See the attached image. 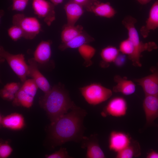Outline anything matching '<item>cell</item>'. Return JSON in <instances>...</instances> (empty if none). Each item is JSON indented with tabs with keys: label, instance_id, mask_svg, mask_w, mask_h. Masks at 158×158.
Returning <instances> with one entry per match:
<instances>
[{
	"label": "cell",
	"instance_id": "37",
	"mask_svg": "<svg viewBox=\"0 0 158 158\" xmlns=\"http://www.w3.org/2000/svg\"><path fill=\"white\" fill-rule=\"evenodd\" d=\"M140 4L142 5L146 4L150 2L151 0H137Z\"/></svg>",
	"mask_w": 158,
	"mask_h": 158
},
{
	"label": "cell",
	"instance_id": "36",
	"mask_svg": "<svg viewBox=\"0 0 158 158\" xmlns=\"http://www.w3.org/2000/svg\"><path fill=\"white\" fill-rule=\"evenodd\" d=\"M55 6L62 3L63 0H50Z\"/></svg>",
	"mask_w": 158,
	"mask_h": 158
},
{
	"label": "cell",
	"instance_id": "22",
	"mask_svg": "<svg viewBox=\"0 0 158 158\" xmlns=\"http://www.w3.org/2000/svg\"><path fill=\"white\" fill-rule=\"evenodd\" d=\"M83 31V27L81 25H64L61 33L62 43L68 42Z\"/></svg>",
	"mask_w": 158,
	"mask_h": 158
},
{
	"label": "cell",
	"instance_id": "20",
	"mask_svg": "<svg viewBox=\"0 0 158 158\" xmlns=\"http://www.w3.org/2000/svg\"><path fill=\"white\" fill-rule=\"evenodd\" d=\"M95 40L94 38L84 31L68 42L61 43L58 48L62 51L68 48H78L83 45L88 44Z\"/></svg>",
	"mask_w": 158,
	"mask_h": 158
},
{
	"label": "cell",
	"instance_id": "35",
	"mask_svg": "<svg viewBox=\"0 0 158 158\" xmlns=\"http://www.w3.org/2000/svg\"><path fill=\"white\" fill-rule=\"evenodd\" d=\"M147 158H158V152L152 150L147 153Z\"/></svg>",
	"mask_w": 158,
	"mask_h": 158
},
{
	"label": "cell",
	"instance_id": "13",
	"mask_svg": "<svg viewBox=\"0 0 158 158\" xmlns=\"http://www.w3.org/2000/svg\"><path fill=\"white\" fill-rule=\"evenodd\" d=\"M127 109L126 100L121 97H116L108 102L104 108V113L114 117H121L126 114Z\"/></svg>",
	"mask_w": 158,
	"mask_h": 158
},
{
	"label": "cell",
	"instance_id": "33",
	"mask_svg": "<svg viewBox=\"0 0 158 158\" xmlns=\"http://www.w3.org/2000/svg\"><path fill=\"white\" fill-rule=\"evenodd\" d=\"M126 60L125 54H118L113 62L117 66H120L123 65Z\"/></svg>",
	"mask_w": 158,
	"mask_h": 158
},
{
	"label": "cell",
	"instance_id": "3",
	"mask_svg": "<svg viewBox=\"0 0 158 158\" xmlns=\"http://www.w3.org/2000/svg\"><path fill=\"white\" fill-rule=\"evenodd\" d=\"M137 22L135 18L128 16L124 18L122 23L128 30V38L132 43L134 48L133 54L128 56V58L131 61L133 65L141 67L142 65L140 62V59L142 53L145 51H152L156 49L157 46L153 42L144 43L140 41L138 34L135 26Z\"/></svg>",
	"mask_w": 158,
	"mask_h": 158
},
{
	"label": "cell",
	"instance_id": "32",
	"mask_svg": "<svg viewBox=\"0 0 158 158\" xmlns=\"http://www.w3.org/2000/svg\"><path fill=\"white\" fill-rule=\"evenodd\" d=\"M1 97L3 99L8 101H13L15 97V95L11 93L3 88L0 91Z\"/></svg>",
	"mask_w": 158,
	"mask_h": 158
},
{
	"label": "cell",
	"instance_id": "1",
	"mask_svg": "<svg viewBox=\"0 0 158 158\" xmlns=\"http://www.w3.org/2000/svg\"><path fill=\"white\" fill-rule=\"evenodd\" d=\"M71 110L50 124V136L55 146L69 141L80 142L84 136L83 121L87 112L76 105Z\"/></svg>",
	"mask_w": 158,
	"mask_h": 158
},
{
	"label": "cell",
	"instance_id": "17",
	"mask_svg": "<svg viewBox=\"0 0 158 158\" xmlns=\"http://www.w3.org/2000/svg\"><path fill=\"white\" fill-rule=\"evenodd\" d=\"M158 28V0H156L150 10L148 18L145 25L140 29L141 35L144 38L147 37L151 30Z\"/></svg>",
	"mask_w": 158,
	"mask_h": 158
},
{
	"label": "cell",
	"instance_id": "31",
	"mask_svg": "<svg viewBox=\"0 0 158 158\" xmlns=\"http://www.w3.org/2000/svg\"><path fill=\"white\" fill-rule=\"evenodd\" d=\"M21 86L19 83L12 82L7 84L4 86V88L15 95L20 89Z\"/></svg>",
	"mask_w": 158,
	"mask_h": 158
},
{
	"label": "cell",
	"instance_id": "4",
	"mask_svg": "<svg viewBox=\"0 0 158 158\" xmlns=\"http://www.w3.org/2000/svg\"><path fill=\"white\" fill-rule=\"evenodd\" d=\"M82 95L89 104L97 105L108 99L111 90L98 83H93L79 88Z\"/></svg>",
	"mask_w": 158,
	"mask_h": 158
},
{
	"label": "cell",
	"instance_id": "2",
	"mask_svg": "<svg viewBox=\"0 0 158 158\" xmlns=\"http://www.w3.org/2000/svg\"><path fill=\"white\" fill-rule=\"evenodd\" d=\"M39 103L53 123L68 113L75 105L71 101L67 91L61 84L54 86L40 99Z\"/></svg>",
	"mask_w": 158,
	"mask_h": 158
},
{
	"label": "cell",
	"instance_id": "5",
	"mask_svg": "<svg viewBox=\"0 0 158 158\" xmlns=\"http://www.w3.org/2000/svg\"><path fill=\"white\" fill-rule=\"evenodd\" d=\"M1 58L5 59L12 70L23 83L28 76V66L22 54H13L5 50L2 46L0 47Z\"/></svg>",
	"mask_w": 158,
	"mask_h": 158
},
{
	"label": "cell",
	"instance_id": "30",
	"mask_svg": "<svg viewBox=\"0 0 158 158\" xmlns=\"http://www.w3.org/2000/svg\"><path fill=\"white\" fill-rule=\"evenodd\" d=\"M29 0H13L12 9L22 11L25 8Z\"/></svg>",
	"mask_w": 158,
	"mask_h": 158
},
{
	"label": "cell",
	"instance_id": "11",
	"mask_svg": "<svg viewBox=\"0 0 158 158\" xmlns=\"http://www.w3.org/2000/svg\"><path fill=\"white\" fill-rule=\"evenodd\" d=\"M131 143L128 135L121 131H112L109 139V148L110 150L117 153L121 151Z\"/></svg>",
	"mask_w": 158,
	"mask_h": 158
},
{
	"label": "cell",
	"instance_id": "8",
	"mask_svg": "<svg viewBox=\"0 0 158 158\" xmlns=\"http://www.w3.org/2000/svg\"><path fill=\"white\" fill-rule=\"evenodd\" d=\"M32 4L35 13L50 26L55 20V6L46 0H33Z\"/></svg>",
	"mask_w": 158,
	"mask_h": 158
},
{
	"label": "cell",
	"instance_id": "10",
	"mask_svg": "<svg viewBox=\"0 0 158 158\" xmlns=\"http://www.w3.org/2000/svg\"><path fill=\"white\" fill-rule=\"evenodd\" d=\"M147 124H152L158 117V97L157 95H145L143 103Z\"/></svg>",
	"mask_w": 158,
	"mask_h": 158
},
{
	"label": "cell",
	"instance_id": "25",
	"mask_svg": "<svg viewBox=\"0 0 158 158\" xmlns=\"http://www.w3.org/2000/svg\"><path fill=\"white\" fill-rule=\"evenodd\" d=\"M140 149L133 144H130L126 147L117 153V158H131L140 154Z\"/></svg>",
	"mask_w": 158,
	"mask_h": 158
},
{
	"label": "cell",
	"instance_id": "18",
	"mask_svg": "<svg viewBox=\"0 0 158 158\" xmlns=\"http://www.w3.org/2000/svg\"><path fill=\"white\" fill-rule=\"evenodd\" d=\"M50 40L43 41L37 46L34 53V59L38 64H44L48 62L51 54Z\"/></svg>",
	"mask_w": 158,
	"mask_h": 158
},
{
	"label": "cell",
	"instance_id": "7",
	"mask_svg": "<svg viewBox=\"0 0 158 158\" xmlns=\"http://www.w3.org/2000/svg\"><path fill=\"white\" fill-rule=\"evenodd\" d=\"M12 23L13 25L21 28L24 32L23 37L27 39H34L41 30V25L37 18L26 17L23 14L14 15L12 18Z\"/></svg>",
	"mask_w": 158,
	"mask_h": 158
},
{
	"label": "cell",
	"instance_id": "24",
	"mask_svg": "<svg viewBox=\"0 0 158 158\" xmlns=\"http://www.w3.org/2000/svg\"><path fill=\"white\" fill-rule=\"evenodd\" d=\"M119 50L115 47L108 46L103 49L100 56L103 62L105 63L114 62L119 54Z\"/></svg>",
	"mask_w": 158,
	"mask_h": 158
},
{
	"label": "cell",
	"instance_id": "29",
	"mask_svg": "<svg viewBox=\"0 0 158 158\" xmlns=\"http://www.w3.org/2000/svg\"><path fill=\"white\" fill-rule=\"evenodd\" d=\"M13 149L8 143H1L0 145V158H6L11 154Z\"/></svg>",
	"mask_w": 158,
	"mask_h": 158
},
{
	"label": "cell",
	"instance_id": "9",
	"mask_svg": "<svg viewBox=\"0 0 158 158\" xmlns=\"http://www.w3.org/2000/svg\"><path fill=\"white\" fill-rule=\"evenodd\" d=\"M28 76L32 78L38 88L44 94L49 91L51 87L47 79L41 73L38 68L39 65L34 58L28 60Z\"/></svg>",
	"mask_w": 158,
	"mask_h": 158
},
{
	"label": "cell",
	"instance_id": "27",
	"mask_svg": "<svg viewBox=\"0 0 158 158\" xmlns=\"http://www.w3.org/2000/svg\"><path fill=\"white\" fill-rule=\"evenodd\" d=\"M8 34L13 41H16L24 36V32L21 28L16 25H13L8 31Z\"/></svg>",
	"mask_w": 158,
	"mask_h": 158
},
{
	"label": "cell",
	"instance_id": "28",
	"mask_svg": "<svg viewBox=\"0 0 158 158\" xmlns=\"http://www.w3.org/2000/svg\"><path fill=\"white\" fill-rule=\"evenodd\" d=\"M47 158H72L68 154L66 148L61 147L58 151L48 155H45Z\"/></svg>",
	"mask_w": 158,
	"mask_h": 158
},
{
	"label": "cell",
	"instance_id": "16",
	"mask_svg": "<svg viewBox=\"0 0 158 158\" xmlns=\"http://www.w3.org/2000/svg\"><path fill=\"white\" fill-rule=\"evenodd\" d=\"M84 7L72 0H70L64 5L67 20V24L75 25L84 13Z\"/></svg>",
	"mask_w": 158,
	"mask_h": 158
},
{
	"label": "cell",
	"instance_id": "6",
	"mask_svg": "<svg viewBox=\"0 0 158 158\" xmlns=\"http://www.w3.org/2000/svg\"><path fill=\"white\" fill-rule=\"evenodd\" d=\"M38 88L32 79H27L15 94L13 105L30 108L32 105Z\"/></svg>",
	"mask_w": 158,
	"mask_h": 158
},
{
	"label": "cell",
	"instance_id": "14",
	"mask_svg": "<svg viewBox=\"0 0 158 158\" xmlns=\"http://www.w3.org/2000/svg\"><path fill=\"white\" fill-rule=\"evenodd\" d=\"M82 147H86V157L87 158H104V154L100 147L95 135L89 137L84 136L82 141Z\"/></svg>",
	"mask_w": 158,
	"mask_h": 158
},
{
	"label": "cell",
	"instance_id": "34",
	"mask_svg": "<svg viewBox=\"0 0 158 158\" xmlns=\"http://www.w3.org/2000/svg\"><path fill=\"white\" fill-rule=\"evenodd\" d=\"M82 6L84 8H86L90 4L92 0H72Z\"/></svg>",
	"mask_w": 158,
	"mask_h": 158
},
{
	"label": "cell",
	"instance_id": "21",
	"mask_svg": "<svg viewBox=\"0 0 158 158\" xmlns=\"http://www.w3.org/2000/svg\"><path fill=\"white\" fill-rule=\"evenodd\" d=\"M114 80L117 84L113 88L114 92H120L128 95L133 94L135 92V86L132 81L127 80L126 78H122L118 75H116Z\"/></svg>",
	"mask_w": 158,
	"mask_h": 158
},
{
	"label": "cell",
	"instance_id": "23",
	"mask_svg": "<svg viewBox=\"0 0 158 158\" xmlns=\"http://www.w3.org/2000/svg\"><path fill=\"white\" fill-rule=\"evenodd\" d=\"M80 54L84 60V65L86 67L90 66L92 63L91 59L95 55L96 50L88 44H85L78 48Z\"/></svg>",
	"mask_w": 158,
	"mask_h": 158
},
{
	"label": "cell",
	"instance_id": "38",
	"mask_svg": "<svg viewBox=\"0 0 158 158\" xmlns=\"http://www.w3.org/2000/svg\"><path fill=\"white\" fill-rule=\"evenodd\" d=\"M157 96L158 97V94L157 95Z\"/></svg>",
	"mask_w": 158,
	"mask_h": 158
},
{
	"label": "cell",
	"instance_id": "12",
	"mask_svg": "<svg viewBox=\"0 0 158 158\" xmlns=\"http://www.w3.org/2000/svg\"><path fill=\"white\" fill-rule=\"evenodd\" d=\"M85 9L97 16L107 18H112L116 13L109 2H101L98 0H92Z\"/></svg>",
	"mask_w": 158,
	"mask_h": 158
},
{
	"label": "cell",
	"instance_id": "19",
	"mask_svg": "<svg viewBox=\"0 0 158 158\" xmlns=\"http://www.w3.org/2000/svg\"><path fill=\"white\" fill-rule=\"evenodd\" d=\"M0 123L4 127L13 130L21 129L25 126V121L23 116L14 113L2 117L0 116Z\"/></svg>",
	"mask_w": 158,
	"mask_h": 158
},
{
	"label": "cell",
	"instance_id": "26",
	"mask_svg": "<svg viewBox=\"0 0 158 158\" xmlns=\"http://www.w3.org/2000/svg\"><path fill=\"white\" fill-rule=\"evenodd\" d=\"M119 50L122 53L126 54L128 56L133 54L134 48L132 42L127 38L121 42L119 44Z\"/></svg>",
	"mask_w": 158,
	"mask_h": 158
},
{
	"label": "cell",
	"instance_id": "15",
	"mask_svg": "<svg viewBox=\"0 0 158 158\" xmlns=\"http://www.w3.org/2000/svg\"><path fill=\"white\" fill-rule=\"evenodd\" d=\"M134 80L141 86L145 95H157L158 94V71Z\"/></svg>",
	"mask_w": 158,
	"mask_h": 158
}]
</instances>
